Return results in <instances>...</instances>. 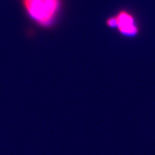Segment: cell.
Masks as SVG:
<instances>
[{
    "label": "cell",
    "instance_id": "6da1fadb",
    "mask_svg": "<svg viewBox=\"0 0 155 155\" xmlns=\"http://www.w3.org/2000/svg\"><path fill=\"white\" fill-rule=\"evenodd\" d=\"M30 16L41 25L52 22L60 7V0H23Z\"/></svg>",
    "mask_w": 155,
    "mask_h": 155
},
{
    "label": "cell",
    "instance_id": "7a4b0ae2",
    "mask_svg": "<svg viewBox=\"0 0 155 155\" xmlns=\"http://www.w3.org/2000/svg\"><path fill=\"white\" fill-rule=\"evenodd\" d=\"M117 27L120 32L125 35H134L137 33V28L135 25L133 17L126 12H121L116 17Z\"/></svg>",
    "mask_w": 155,
    "mask_h": 155
},
{
    "label": "cell",
    "instance_id": "3957f363",
    "mask_svg": "<svg viewBox=\"0 0 155 155\" xmlns=\"http://www.w3.org/2000/svg\"><path fill=\"white\" fill-rule=\"evenodd\" d=\"M107 23L110 27L114 28V27H116V25H117V20H116V17H112V18L108 19Z\"/></svg>",
    "mask_w": 155,
    "mask_h": 155
}]
</instances>
